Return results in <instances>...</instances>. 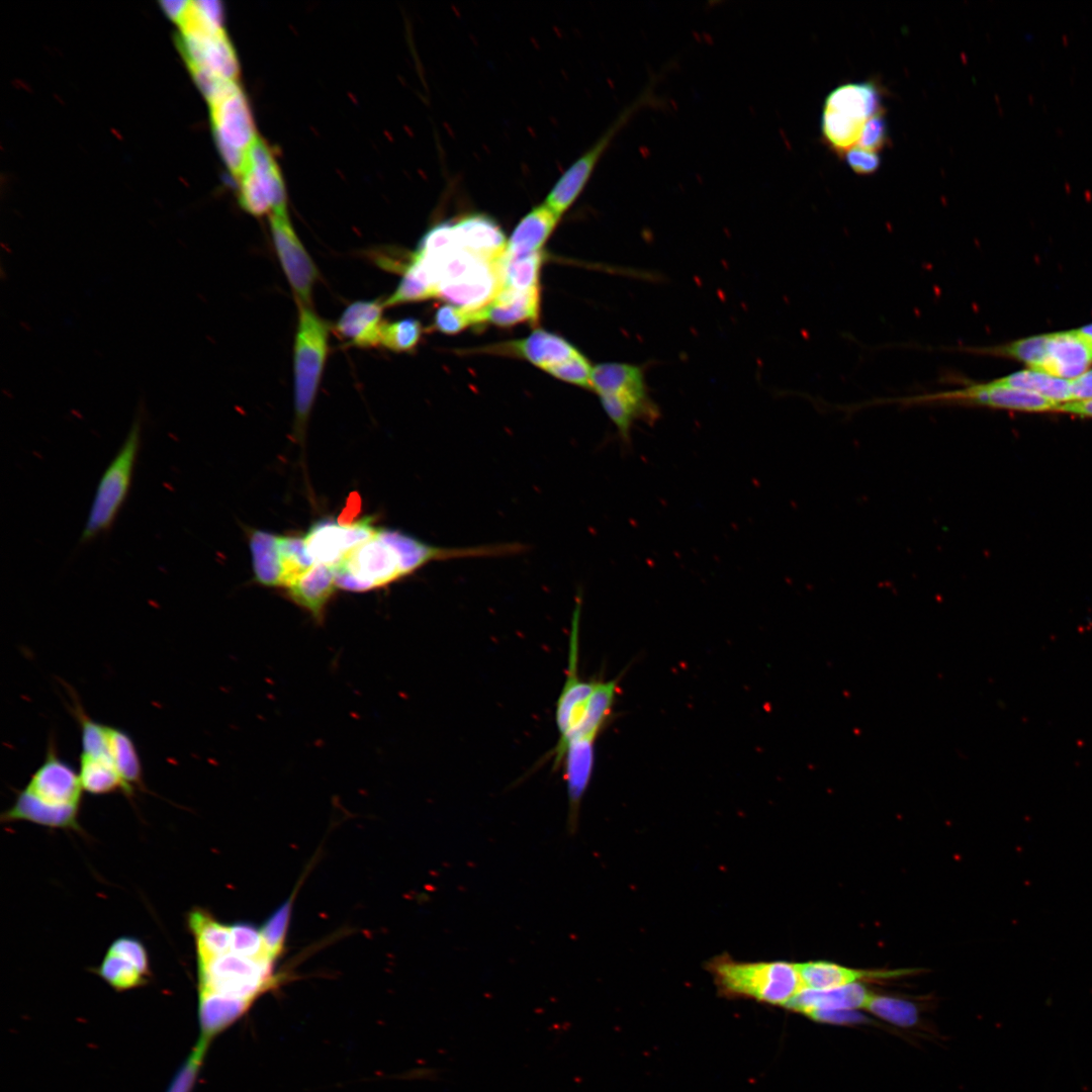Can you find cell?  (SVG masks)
<instances>
[{
    "mask_svg": "<svg viewBox=\"0 0 1092 1092\" xmlns=\"http://www.w3.org/2000/svg\"><path fill=\"white\" fill-rule=\"evenodd\" d=\"M254 576L265 586H283L284 564L279 548V536L253 530L249 534Z\"/></svg>",
    "mask_w": 1092,
    "mask_h": 1092,
    "instance_id": "4316f807",
    "label": "cell"
},
{
    "mask_svg": "<svg viewBox=\"0 0 1092 1092\" xmlns=\"http://www.w3.org/2000/svg\"><path fill=\"white\" fill-rule=\"evenodd\" d=\"M270 229L276 254L296 303L311 305L317 269L298 239L286 208L270 214Z\"/></svg>",
    "mask_w": 1092,
    "mask_h": 1092,
    "instance_id": "8fae6325",
    "label": "cell"
},
{
    "mask_svg": "<svg viewBox=\"0 0 1092 1092\" xmlns=\"http://www.w3.org/2000/svg\"><path fill=\"white\" fill-rule=\"evenodd\" d=\"M998 383L1029 391L1062 404L1072 400L1071 380L1026 369L995 379Z\"/></svg>",
    "mask_w": 1092,
    "mask_h": 1092,
    "instance_id": "f1b7e54d",
    "label": "cell"
},
{
    "mask_svg": "<svg viewBox=\"0 0 1092 1092\" xmlns=\"http://www.w3.org/2000/svg\"><path fill=\"white\" fill-rule=\"evenodd\" d=\"M1072 400L1092 398V369L1071 380Z\"/></svg>",
    "mask_w": 1092,
    "mask_h": 1092,
    "instance_id": "ee69618b",
    "label": "cell"
},
{
    "mask_svg": "<svg viewBox=\"0 0 1092 1092\" xmlns=\"http://www.w3.org/2000/svg\"><path fill=\"white\" fill-rule=\"evenodd\" d=\"M196 963L198 1006H220L241 1016L278 981L274 960L268 957L252 959L229 950Z\"/></svg>",
    "mask_w": 1092,
    "mask_h": 1092,
    "instance_id": "7a4b0ae2",
    "label": "cell"
},
{
    "mask_svg": "<svg viewBox=\"0 0 1092 1092\" xmlns=\"http://www.w3.org/2000/svg\"><path fill=\"white\" fill-rule=\"evenodd\" d=\"M188 4L189 1L184 0H167L161 2V6L165 13L177 23L185 14Z\"/></svg>",
    "mask_w": 1092,
    "mask_h": 1092,
    "instance_id": "bcb514c9",
    "label": "cell"
},
{
    "mask_svg": "<svg viewBox=\"0 0 1092 1092\" xmlns=\"http://www.w3.org/2000/svg\"><path fill=\"white\" fill-rule=\"evenodd\" d=\"M437 297V284L432 274L415 257L405 269L398 286L383 303L384 306Z\"/></svg>",
    "mask_w": 1092,
    "mask_h": 1092,
    "instance_id": "4dcf8cb0",
    "label": "cell"
},
{
    "mask_svg": "<svg viewBox=\"0 0 1092 1092\" xmlns=\"http://www.w3.org/2000/svg\"><path fill=\"white\" fill-rule=\"evenodd\" d=\"M421 335L422 325L416 318L406 317L392 323L384 322L381 327L380 345L393 352H407L417 346Z\"/></svg>",
    "mask_w": 1092,
    "mask_h": 1092,
    "instance_id": "836d02e7",
    "label": "cell"
},
{
    "mask_svg": "<svg viewBox=\"0 0 1092 1092\" xmlns=\"http://www.w3.org/2000/svg\"><path fill=\"white\" fill-rule=\"evenodd\" d=\"M651 82L641 94L627 106L604 134L560 176L548 193L545 204L558 216L577 199L587 184L597 164L619 130L641 109L655 105L658 98Z\"/></svg>",
    "mask_w": 1092,
    "mask_h": 1092,
    "instance_id": "ba28073f",
    "label": "cell"
},
{
    "mask_svg": "<svg viewBox=\"0 0 1092 1092\" xmlns=\"http://www.w3.org/2000/svg\"><path fill=\"white\" fill-rule=\"evenodd\" d=\"M231 950L252 959L270 958L264 946L261 929L250 922L240 921L231 925Z\"/></svg>",
    "mask_w": 1092,
    "mask_h": 1092,
    "instance_id": "8d00e7d4",
    "label": "cell"
},
{
    "mask_svg": "<svg viewBox=\"0 0 1092 1092\" xmlns=\"http://www.w3.org/2000/svg\"><path fill=\"white\" fill-rule=\"evenodd\" d=\"M435 328L446 334L461 332L474 325L473 310H466L455 305H443L435 314Z\"/></svg>",
    "mask_w": 1092,
    "mask_h": 1092,
    "instance_id": "ab89813d",
    "label": "cell"
},
{
    "mask_svg": "<svg viewBox=\"0 0 1092 1092\" xmlns=\"http://www.w3.org/2000/svg\"><path fill=\"white\" fill-rule=\"evenodd\" d=\"M810 1017L816 1021L835 1024L858 1023L866 1020V1017L857 1011L846 1009L819 1011L811 1014Z\"/></svg>",
    "mask_w": 1092,
    "mask_h": 1092,
    "instance_id": "7bdbcfd3",
    "label": "cell"
},
{
    "mask_svg": "<svg viewBox=\"0 0 1092 1092\" xmlns=\"http://www.w3.org/2000/svg\"><path fill=\"white\" fill-rule=\"evenodd\" d=\"M83 792L79 774L59 755L55 739L50 737L42 762L12 806L1 814V821L81 831L78 817Z\"/></svg>",
    "mask_w": 1092,
    "mask_h": 1092,
    "instance_id": "6da1fadb",
    "label": "cell"
},
{
    "mask_svg": "<svg viewBox=\"0 0 1092 1092\" xmlns=\"http://www.w3.org/2000/svg\"><path fill=\"white\" fill-rule=\"evenodd\" d=\"M540 309V288L518 291L502 288L485 306L473 310L474 325L493 324L502 327L520 323H536Z\"/></svg>",
    "mask_w": 1092,
    "mask_h": 1092,
    "instance_id": "2e32d148",
    "label": "cell"
},
{
    "mask_svg": "<svg viewBox=\"0 0 1092 1092\" xmlns=\"http://www.w3.org/2000/svg\"><path fill=\"white\" fill-rule=\"evenodd\" d=\"M823 109L866 124L883 111L881 88L874 81L842 84L827 95Z\"/></svg>",
    "mask_w": 1092,
    "mask_h": 1092,
    "instance_id": "ffe728a7",
    "label": "cell"
},
{
    "mask_svg": "<svg viewBox=\"0 0 1092 1092\" xmlns=\"http://www.w3.org/2000/svg\"><path fill=\"white\" fill-rule=\"evenodd\" d=\"M239 201L244 210L261 216L286 208V192L272 152L258 138L239 177Z\"/></svg>",
    "mask_w": 1092,
    "mask_h": 1092,
    "instance_id": "30bf717a",
    "label": "cell"
},
{
    "mask_svg": "<svg viewBox=\"0 0 1092 1092\" xmlns=\"http://www.w3.org/2000/svg\"><path fill=\"white\" fill-rule=\"evenodd\" d=\"M374 518L364 517L350 524L331 519L315 522L303 536L305 550L314 564L334 566L355 547L377 535Z\"/></svg>",
    "mask_w": 1092,
    "mask_h": 1092,
    "instance_id": "7c38bea8",
    "label": "cell"
},
{
    "mask_svg": "<svg viewBox=\"0 0 1092 1092\" xmlns=\"http://www.w3.org/2000/svg\"><path fill=\"white\" fill-rule=\"evenodd\" d=\"M107 951L125 958L133 963L144 975L151 977L148 951L139 938L131 936L118 937L110 944Z\"/></svg>",
    "mask_w": 1092,
    "mask_h": 1092,
    "instance_id": "f35d334b",
    "label": "cell"
},
{
    "mask_svg": "<svg viewBox=\"0 0 1092 1092\" xmlns=\"http://www.w3.org/2000/svg\"><path fill=\"white\" fill-rule=\"evenodd\" d=\"M337 588L367 592L405 577L399 558L378 535L351 550L332 566Z\"/></svg>",
    "mask_w": 1092,
    "mask_h": 1092,
    "instance_id": "9c48e42d",
    "label": "cell"
},
{
    "mask_svg": "<svg viewBox=\"0 0 1092 1092\" xmlns=\"http://www.w3.org/2000/svg\"><path fill=\"white\" fill-rule=\"evenodd\" d=\"M432 267L437 278V297L466 310H478L502 290L500 258L489 260L454 247L439 255L416 252Z\"/></svg>",
    "mask_w": 1092,
    "mask_h": 1092,
    "instance_id": "3957f363",
    "label": "cell"
},
{
    "mask_svg": "<svg viewBox=\"0 0 1092 1092\" xmlns=\"http://www.w3.org/2000/svg\"><path fill=\"white\" fill-rule=\"evenodd\" d=\"M107 735L112 761L125 788L124 795L130 798L134 795L136 788H144L143 765L139 751L126 731L107 725Z\"/></svg>",
    "mask_w": 1092,
    "mask_h": 1092,
    "instance_id": "83f0119b",
    "label": "cell"
},
{
    "mask_svg": "<svg viewBox=\"0 0 1092 1092\" xmlns=\"http://www.w3.org/2000/svg\"><path fill=\"white\" fill-rule=\"evenodd\" d=\"M1092 364V347L1076 331L1048 334L1043 364L1039 371L1073 380Z\"/></svg>",
    "mask_w": 1092,
    "mask_h": 1092,
    "instance_id": "5bb4252c",
    "label": "cell"
},
{
    "mask_svg": "<svg viewBox=\"0 0 1092 1092\" xmlns=\"http://www.w3.org/2000/svg\"><path fill=\"white\" fill-rule=\"evenodd\" d=\"M457 248L489 260L499 259L506 252V237L500 226L484 214H470L452 223Z\"/></svg>",
    "mask_w": 1092,
    "mask_h": 1092,
    "instance_id": "e0dca14e",
    "label": "cell"
},
{
    "mask_svg": "<svg viewBox=\"0 0 1092 1092\" xmlns=\"http://www.w3.org/2000/svg\"><path fill=\"white\" fill-rule=\"evenodd\" d=\"M716 982L731 995L786 1006L804 987L798 964L737 962L728 957L710 963Z\"/></svg>",
    "mask_w": 1092,
    "mask_h": 1092,
    "instance_id": "277c9868",
    "label": "cell"
},
{
    "mask_svg": "<svg viewBox=\"0 0 1092 1092\" xmlns=\"http://www.w3.org/2000/svg\"><path fill=\"white\" fill-rule=\"evenodd\" d=\"M186 921L194 939L196 959L231 950V925L216 920L209 911L194 907L187 913Z\"/></svg>",
    "mask_w": 1092,
    "mask_h": 1092,
    "instance_id": "d4e9b609",
    "label": "cell"
},
{
    "mask_svg": "<svg viewBox=\"0 0 1092 1092\" xmlns=\"http://www.w3.org/2000/svg\"><path fill=\"white\" fill-rule=\"evenodd\" d=\"M844 155L849 168L859 175L873 174L881 165V157L878 153L864 150L858 146L851 148Z\"/></svg>",
    "mask_w": 1092,
    "mask_h": 1092,
    "instance_id": "b9f144b4",
    "label": "cell"
},
{
    "mask_svg": "<svg viewBox=\"0 0 1092 1092\" xmlns=\"http://www.w3.org/2000/svg\"><path fill=\"white\" fill-rule=\"evenodd\" d=\"M380 300H358L346 307L336 324V332L358 348L380 345L382 310Z\"/></svg>",
    "mask_w": 1092,
    "mask_h": 1092,
    "instance_id": "d6986e66",
    "label": "cell"
},
{
    "mask_svg": "<svg viewBox=\"0 0 1092 1092\" xmlns=\"http://www.w3.org/2000/svg\"><path fill=\"white\" fill-rule=\"evenodd\" d=\"M871 997L860 983L830 989L803 988L786 1007L810 1016L819 1011L866 1008Z\"/></svg>",
    "mask_w": 1092,
    "mask_h": 1092,
    "instance_id": "ac0fdd59",
    "label": "cell"
},
{
    "mask_svg": "<svg viewBox=\"0 0 1092 1092\" xmlns=\"http://www.w3.org/2000/svg\"><path fill=\"white\" fill-rule=\"evenodd\" d=\"M592 370L593 368L590 367L588 360L578 352L573 357L552 367L547 372L561 380L584 388H592Z\"/></svg>",
    "mask_w": 1092,
    "mask_h": 1092,
    "instance_id": "74e56055",
    "label": "cell"
},
{
    "mask_svg": "<svg viewBox=\"0 0 1092 1092\" xmlns=\"http://www.w3.org/2000/svg\"><path fill=\"white\" fill-rule=\"evenodd\" d=\"M1087 343L1092 347V324L1084 326L1076 330Z\"/></svg>",
    "mask_w": 1092,
    "mask_h": 1092,
    "instance_id": "7dc6e473",
    "label": "cell"
},
{
    "mask_svg": "<svg viewBox=\"0 0 1092 1092\" xmlns=\"http://www.w3.org/2000/svg\"><path fill=\"white\" fill-rule=\"evenodd\" d=\"M543 256L541 252L512 257L505 254L500 258L503 288L526 291L539 287V275Z\"/></svg>",
    "mask_w": 1092,
    "mask_h": 1092,
    "instance_id": "1f68e13d",
    "label": "cell"
},
{
    "mask_svg": "<svg viewBox=\"0 0 1092 1092\" xmlns=\"http://www.w3.org/2000/svg\"><path fill=\"white\" fill-rule=\"evenodd\" d=\"M293 346V391L296 430L301 432L312 407L329 350V325L311 305L297 304Z\"/></svg>",
    "mask_w": 1092,
    "mask_h": 1092,
    "instance_id": "5b68a950",
    "label": "cell"
},
{
    "mask_svg": "<svg viewBox=\"0 0 1092 1092\" xmlns=\"http://www.w3.org/2000/svg\"><path fill=\"white\" fill-rule=\"evenodd\" d=\"M143 414L139 412L118 451L103 471L80 542L87 543L107 532L128 494L142 444Z\"/></svg>",
    "mask_w": 1092,
    "mask_h": 1092,
    "instance_id": "8992f818",
    "label": "cell"
},
{
    "mask_svg": "<svg viewBox=\"0 0 1092 1092\" xmlns=\"http://www.w3.org/2000/svg\"><path fill=\"white\" fill-rule=\"evenodd\" d=\"M179 48L189 69H199L229 81H237L239 62L224 30L181 32Z\"/></svg>",
    "mask_w": 1092,
    "mask_h": 1092,
    "instance_id": "4fadbf2b",
    "label": "cell"
},
{
    "mask_svg": "<svg viewBox=\"0 0 1092 1092\" xmlns=\"http://www.w3.org/2000/svg\"><path fill=\"white\" fill-rule=\"evenodd\" d=\"M337 589L332 566L314 564L286 587L287 597L322 623L326 608Z\"/></svg>",
    "mask_w": 1092,
    "mask_h": 1092,
    "instance_id": "44dd1931",
    "label": "cell"
},
{
    "mask_svg": "<svg viewBox=\"0 0 1092 1092\" xmlns=\"http://www.w3.org/2000/svg\"><path fill=\"white\" fill-rule=\"evenodd\" d=\"M559 218L545 203L534 207L514 230L506 254L517 257L540 251Z\"/></svg>",
    "mask_w": 1092,
    "mask_h": 1092,
    "instance_id": "603a6c76",
    "label": "cell"
},
{
    "mask_svg": "<svg viewBox=\"0 0 1092 1092\" xmlns=\"http://www.w3.org/2000/svg\"><path fill=\"white\" fill-rule=\"evenodd\" d=\"M799 972L805 988L830 989L858 983L863 979H881L903 975L904 971H861L846 968L830 962H808L798 964Z\"/></svg>",
    "mask_w": 1092,
    "mask_h": 1092,
    "instance_id": "cb8c5ba5",
    "label": "cell"
},
{
    "mask_svg": "<svg viewBox=\"0 0 1092 1092\" xmlns=\"http://www.w3.org/2000/svg\"><path fill=\"white\" fill-rule=\"evenodd\" d=\"M875 1015L899 1026H911L917 1021V1008L909 1001L872 995L866 1007Z\"/></svg>",
    "mask_w": 1092,
    "mask_h": 1092,
    "instance_id": "d590c367",
    "label": "cell"
},
{
    "mask_svg": "<svg viewBox=\"0 0 1092 1092\" xmlns=\"http://www.w3.org/2000/svg\"><path fill=\"white\" fill-rule=\"evenodd\" d=\"M293 896L281 904L265 921L261 928L266 952L276 960L283 951L285 937L291 917Z\"/></svg>",
    "mask_w": 1092,
    "mask_h": 1092,
    "instance_id": "e575fe53",
    "label": "cell"
},
{
    "mask_svg": "<svg viewBox=\"0 0 1092 1092\" xmlns=\"http://www.w3.org/2000/svg\"><path fill=\"white\" fill-rule=\"evenodd\" d=\"M1057 411L1080 417H1092V398L1064 402L1059 405Z\"/></svg>",
    "mask_w": 1092,
    "mask_h": 1092,
    "instance_id": "f6af8a7d",
    "label": "cell"
},
{
    "mask_svg": "<svg viewBox=\"0 0 1092 1092\" xmlns=\"http://www.w3.org/2000/svg\"><path fill=\"white\" fill-rule=\"evenodd\" d=\"M94 971L118 992L145 986L150 979L130 961L108 951Z\"/></svg>",
    "mask_w": 1092,
    "mask_h": 1092,
    "instance_id": "d6a6232c",
    "label": "cell"
},
{
    "mask_svg": "<svg viewBox=\"0 0 1092 1092\" xmlns=\"http://www.w3.org/2000/svg\"><path fill=\"white\" fill-rule=\"evenodd\" d=\"M599 396L606 414L626 443L630 442L631 429L636 421L651 423L659 414L648 394L647 385L626 387Z\"/></svg>",
    "mask_w": 1092,
    "mask_h": 1092,
    "instance_id": "9a60e30c",
    "label": "cell"
},
{
    "mask_svg": "<svg viewBox=\"0 0 1092 1092\" xmlns=\"http://www.w3.org/2000/svg\"><path fill=\"white\" fill-rule=\"evenodd\" d=\"M495 349L522 356L545 371L578 353L561 337L542 330L535 331L526 339L507 343Z\"/></svg>",
    "mask_w": 1092,
    "mask_h": 1092,
    "instance_id": "7402d4cb",
    "label": "cell"
},
{
    "mask_svg": "<svg viewBox=\"0 0 1092 1092\" xmlns=\"http://www.w3.org/2000/svg\"><path fill=\"white\" fill-rule=\"evenodd\" d=\"M617 685L615 680L597 681L596 688L588 700L587 709L582 722L563 741L557 742L554 756L558 755L568 744L579 741L595 742L600 730L604 726L611 713Z\"/></svg>",
    "mask_w": 1092,
    "mask_h": 1092,
    "instance_id": "484cf974",
    "label": "cell"
},
{
    "mask_svg": "<svg viewBox=\"0 0 1092 1092\" xmlns=\"http://www.w3.org/2000/svg\"><path fill=\"white\" fill-rule=\"evenodd\" d=\"M79 761V778L84 792L97 796L115 792L125 794L124 785L110 758L80 754Z\"/></svg>",
    "mask_w": 1092,
    "mask_h": 1092,
    "instance_id": "f546056e",
    "label": "cell"
},
{
    "mask_svg": "<svg viewBox=\"0 0 1092 1092\" xmlns=\"http://www.w3.org/2000/svg\"><path fill=\"white\" fill-rule=\"evenodd\" d=\"M888 144L887 121L884 117V112L881 111L866 122L856 146L877 153V151L882 150Z\"/></svg>",
    "mask_w": 1092,
    "mask_h": 1092,
    "instance_id": "60d3db41",
    "label": "cell"
},
{
    "mask_svg": "<svg viewBox=\"0 0 1092 1092\" xmlns=\"http://www.w3.org/2000/svg\"><path fill=\"white\" fill-rule=\"evenodd\" d=\"M211 124L219 153L237 179L245 169L249 152L258 140L248 99L235 82L209 103Z\"/></svg>",
    "mask_w": 1092,
    "mask_h": 1092,
    "instance_id": "52a82bcc",
    "label": "cell"
}]
</instances>
